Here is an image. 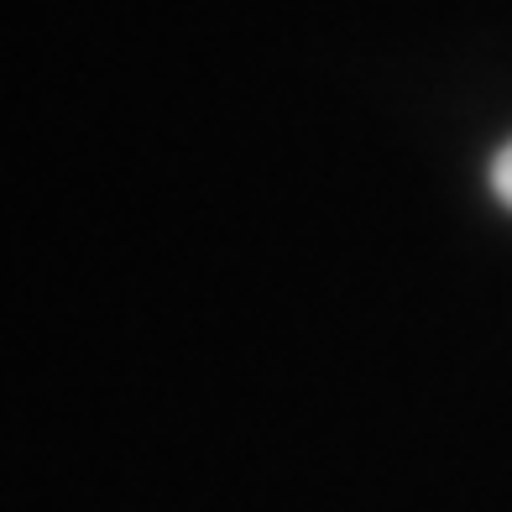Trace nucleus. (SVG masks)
<instances>
[{
	"instance_id": "obj_1",
	"label": "nucleus",
	"mask_w": 512,
	"mask_h": 512,
	"mask_svg": "<svg viewBox=\"0 0 512 512\" xmlns=\"http://www.w3.org/2000/svg\"><path fill=\"white\" fill-rule=\"evenodd\" d=\"M486 183H492V199L502 209H512V142H502L492 152V168H486Z\"/></svg>"
}]
</instances>
